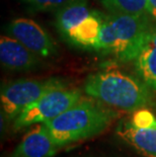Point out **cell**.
I'll list each match as a JSON object with an SVG mask.
<instances>
[{"instance_id": "cell-5", "label": "cell", "mask_w": 156, "mask_h": 157, "mask_svg": "<svg viewBox=\"0 0 156 157\" xmlns=\"http://www.w3.org/2000/svg\"><path fill=\"white\" fill-rule=\"evenodd\" d=\"M81 98V91L78 89L62 87L52 90L21 113L14 120V129L47 123L70 109Z\"/></svg>"}, {"instance_id": "cell-13", "label": "cell", "mask_w": 156, "mask_h": 157, "mask_svg": "<svg viewBox=\"0 0 156 157\" xmlns=\"http://www.w3.org/2000/svg\"><path fill=\"white\" fill-rule=\"evenodd\" d=\"M24 1L39 10H53V9H60L73 0H24Z\"/></svg>"}, {"instance_id": "cell-12", "label": "cell", "mask_w": 156, "mask_h": 157, "mask_svg": "<svg viewBox=\"0 0 156 157\" xmlns=\"http://www.w3.org/2000/svg\"><path fill=\"white\" fill-rule=\"evenodd\" d=\"M102 3L112 13L148 15L146 0H102Z\"/></svg>"}, {"instance_id": "cell-3", "label": "cell", "mask_w": 156, "mask_h": 157, "mask_svg": "<svg viewBox=\"0 0 156 157\" xmlns=\"http://www.w3.org/2000/svg\"><path fill=\"white\" fill-rule=\"evenodd\" d=\"M151 26L149 15L112 13L104 16L94 50L112 54L122 61L134 60Z\"/></svg>"}, {"instance_id": "cell-7", "label": "cell", "mask_w": 156, "mask_h": 157, "mask_svg": "<svg viewBox=\"0 0 156 157\" xmlns=\"http://www.w3.org/2000/svg\"><path fill=\"white\" fill-rule=\"evenodd\" d=\"M24 136L11 157H53L60 148L53 141L46 124H36Z\"/></svg>"}, {"instance_id": "cell-11", "label": "cell", "mask_w": 156, "mask_h": 157, "mask_svg": "<svg viewBox=\"0 0 156 157\" xmlns=\"http://www.w3.org/2000/svg\"><path fill=\"white\" fill-rule=\"evenodd\" d=\"M92 12L85 0H73L70 3L58 9L56 25L63 36H67L72 29L87 17Z\"/></svg>"}, {"instance_id": "cell-9", "label": "cell", "mask_w": 156, "mask_h": 157, "mask_svg": "<svg viewBox=\"0 0 156 157\" xmlns=\"http://www.w3.org/2000/svg\"><path fill=\"white\" fill-rule=\"evenodd\" d=\"M117 134L141 155L156 157V125L137 127L127 120L119 125Z\"/></svg>"}, {"instance_id": "cell-14", "label": "cell", "mask_w": 156, "mask_h": 157, "mask_svg": "<svg viewBox=\"0 0 156 157\" xmlns=\"http://www.w3.org/2000/svg\"><path fill=\"white\" fill-rule=\"evenodd\" d=\"M147 14L156 23V0H146Z\"/></svg>"}, {"instance_id": "cell-8", "label": "cell", "mask_w": 156, "mask_h": 157, "mask_svg": "<svg viewBox=\"0 0 156 157\" xmlns=\"http://www.w3.org/2000/svg\"><path fill=\"white\" fill-rule=\"evenodd\" d=\"M0 60L5 68L13 71H25L36 67L41 58L13 36H1Z\"/></svg>"}, {"instance_id": "cell-1", "label": "cell", "mask_w": 156, "mask_h": 157, "mask_svg": "<svg viewBox=\"0 0 156 157\" xmlns=\"http://www.w3.org/2000/svg\"><path fill=\"white\" fill-rule=\"evenodd\" d=\"M118 113L98 102L83 98L46 124L53 141L59 147L81 141L104 132Z\"/></svg>"}, {"instance_id": "cell-10", "label": "cell", "mask_w": 156, "mask_h": 157, "mask_svg": "<svg viewBox=\"0 0 156 157\" xmlns=\"http://www.w3.org/2000/svg\"><path fill=\"white\" fill-rule=\"evenodd\" d=\"M135 60V68L139 77L156 92V25L151 26Z\"/></svg>"}, {"instance_id": "cell-2", "label": "cell", "mask_w": 156, "mask_h": 157, "mask_svg": "<svg viewBox=\"0 0 156 157\" xmlns=\"http://www.w3.org/2000/svg\"><path fill=\"white\" fill-rule=\"evenodd\" d=\"M84 91L92 98L127 112H136L153 103L151 89L120 71L98 72L88 76Z\"/></svg>"}, {"instance_id": "cell-4", "label": "cell", "mask_w": 156, "mask_h": 157, "mask_svg": "<svg viewBox=\"0 0 156 157\" xmlns=\"http://www.w3.org/2000/svg\"><path fill=\"white\" fill-rule=\"evenodd\" d=\"M62 87H65V84L57 79H21L10 82L1 89V109L9 120H15L24 109L42 96Z\"/></svg>"}, {"instance_id": "cell-6", "label": "cell", "mask_w": 156, "mask_h": 157, "mask_svg": "<svg viewBox=\"0 0 156 157\" xmlns=\"http://www.w3.org/2000/svg\"><path fill=\"white\" fill-rule=\"evenodd\" d=\"M9 35L15 38L40 58H50L57 52V46L39 23L29 18H16L9 23Z\"/></svg>"}]
</instances>
